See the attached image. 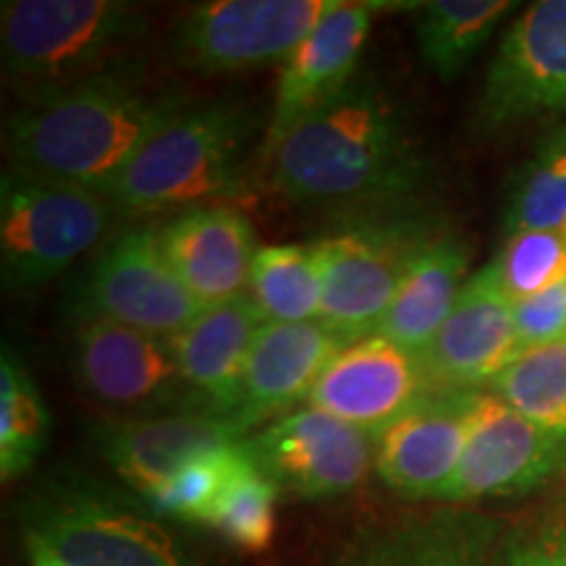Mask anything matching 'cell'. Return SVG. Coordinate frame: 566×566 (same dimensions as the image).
Segmentation results:
<instances>
[{"instance_id": "obj_1", "label": "cell", "mask_w": 566, "mask_h": 566, "mask_svg": "<svg viewBox=\"0 0 566 566\" xmlns=\"http://www.w3.org/2000/svg\"><path fill=\"white\" fill-rule=\"evenodd\" d=\"M268 160L286 200L336 216L422 202L430 181L407 113L367 74L302 116Z\"/></svg>"}, {"instance_id": "obj_2", "label": "cell", "mask_w": 566, "mask_h": 566, "mask_svg": "<svg viewBox=\"0 0 566 566\" xmlns=\"http://www.w3.org/2000/svg\"><path fill=\"white\" fill-rule=\"evenodd\" d=\"M184 105L137 87L126 69L34 92L9 118L13 171L105 197Z\"/></svg>"}, {"instance_id": "obj_3", "label": "cell", "mask_w": 566, "mask_h": 566, "mask_svg": "<svg viewBox=\"0 0 566 566\" xmlns=\"http://www.w3.org/2000/svg\"><path fill=\"white\" fill-rule=\"evenodd\" d=\"M254 118L242 103L184 108L137 153L105 192L111 208L134 216L189 210L242 192L244 150Z\"/></svg>"}, {"instance_id": "obj_4", "label": "cell", "mask_w": 566, "mask_h": 566, "mask_svg": "<svg viewBox=\"0 0 566 566\" xmlns=\"http://www.w3.org/2000/svg\"><path fill=\"white\" fill-rule=\"evenodd\" d=\"M24 541L71 566H197L150 506L84 472H55L19 504Z\"/></svg>"}, {"instance_id": "obj_5", "label": "cell", "mask_w": 566, "mask_h": 566, "mask_svg": "<svg viewBox=\"0 0 566 566\" xmlns=\"http://www.w3.org/2000/svg\"><path fill=\"white\" fill-rule=\"evenodd\" d=\"M438 233L441 226L422 202L342 216L313 242L323 279L321 321L346 346L373 336Z\"/></svg>"}, {"instance_id": "obj_6", "label": "cell", "mask_w": 566, "mask_h": 566, "mask_svg": "<svg viewBox=\"0 0 566 566\" xmlns=\"http://www.w3.org/2000/svg\"><path fill=\"white\" fill-rule=\"evenodd\" d=\"M147 34V13L124 0H6L3 66L34 92L122 71Z\"/></svg>"}, {"instance_id": "obj_7", "label": "cell", "mask_w": 566, "mask_h": 566, "mask_svg": "<svg viewBox=\"0 0 566 566\" xmlns=\"http://www.w3.org/2000/svg\"><path fill=\"white\" fill-rule=\"evenodd\" d=\"M111 202L92 189L11 171L0 181V268L11 289H40L101 242Z\"/></svg>"}, {"instance_id": "obj_8", "label": "cell", "mask_w": 566, "mask_h": 566, "mask_svg": "<svg viewBox=\"0 0 566 566\" xmlns=\"http://www.w3.org/2000/svg\"><path fill=\"white\" fill-rule=\"evenodd\" d=\"M205 310L168 265L155 226L111 237L80 283L74 315L101 317L160 338L187 328Z\"/></svg>"}, {"instance_id": "obj_9", "label": "cell", "mask_w": 566, "mask_h": 566, "mask_svg": "<svg viewBox=\"0 0 566 566\" xmlns=\"http://www.w3.org/2000/svg\"><path fill=\"white\" fill-rule=\"evenodd\" d=\"M336 0H212L192 6L171 30V53L202 74L286 61Z\"/></svg>"}, {"instance_id": "obj_10", "label": "cell", "mask_w": 566, "mask_h": 566, "mask_svg": "<svg viewBox=\"0 0 566 566\" xmlns=\"http://www.w3.org/2000/svg\"><path fill=\"white\" fill-rule=\"evenodd\" d=\"M69 367L80 391L113 412L132 417L192 412L168 338L142 334L101 317L74 315Z\"/></svg>"}, {"instance_id": "obj_11", "label": "cell", "mask_w": 566, "mask_h": 566, "mask_svg": "<svg viewBox=\"0 0 566 566\" xmlns=\"http://www.w3.org/2000/svg\"><path fill=\"white\" fill-rule=\"evenodd\" d=\"M378 438L315 407L296 409L254 430L242 446L279 491L300 499H342L375 464Z\"/></svg>"}, {"instance_id": "obj_12", "label": "cell", "mask_w": 566, "mask_h": 566, "mask_svg": "<svg viewBox=\"0 0 566 566\" xmlns=\"http://www.w3.org/2000/svg\"><path fill=\"white\" fill-rule=\"evenodd\" d=\"M566 113V0H541L514 19L488 69L478 122L488 132Z\"/></svg>"}, {"instance_id": "obj_13", "label": "cell", "mask_w": 566, "mask_h": 566, "mask_svg": "<svg viewBox=\"0 0 566 566\" xmlns=\"http://www.w3.org/2000/svg\"><path fill=\"white\" fill-rule=\"evenodd\" d=\"M566 472V441L537 428L501 396L483 391L462 462L436 501L467 504L525 495Z\"/></svg>"}, {"instance_id": "obj_14", "label": "cell", "mask_w": 566, "mask_h": 566, "mask_svg": "<svg viewBox=\"0 0 566 566\" xmlns=\"http://www.w3.org/2000/svg\"><path fill=\"white\" fill-rule=\"evenodd\" d=\"M433 391L438 386L420 352L373 334L344 346L331 359L310 394L307 407L357 424L378 438L388 424Z\"/></svg>"}, {"instance_id": "obj_15", "label": "cell", "mask_w": 566, "mask_h": 566, "mask_svg": "<svg viewBox=\"0 0 566 566\" xmlns=\"http://www.w3.org/2000/svg\"><path fill=\"white\" fill-rule=\"evenodd\" d=\"M483 391L438 388L378 433L375 475L409 501H436L462 462Z\"/></svg>"}, {"instance_id": "obj_16", "label": "cell", "mask_w": 566, "mask_h": 566, "mask_svg": "<svg viewBox=\"0 0 566 566\" xmlns=\"http://www.w3.org/2000/svg\"><path fill=\"white\" fill-rule=\"evenodd\" d=\"M520 354L514 302L501 286L495 265L488 263L464 283L462 294L422 352L438 388L480 391Z\"/></svg>"}, {"instance_id": "obj_17", "label": "cell", "mask_w": 566, "mask_h": 566, "mask_svg": "<svg viewBox=\"0 0 566 566\" xmlns=\"http://www.w3.org/2000/svg\"><path fill=\"white\" fill-rule=\"evenodd\" d=\"M244 438L242 428L229 417L205 412L116 417L92 424L97 454L142 501L189 459Z\"/></svg>"}, {"instance_id": "obj_18", "label": "cell", "mask_w": 566, "mask_h": 566, "mask_svg": "<svg viewBox=\"0 0 566 566\" xmlns=\"http://www.w3.org/2000/svg\"><path fill=\"white\" fill-rule=\"evenodd\" d=\"M386 9L396 6L336 0L310 38L289 55L275 90L271 126L265 132V158H271L279 142L302 116L338 95L359 74L357 66L373 21Z\"/></svg>"}, {"instance_id": "obj_19", "label": "cell", "mask_w": 566, "mask_h": 566, "mask_svg": "<svg viewBox=\"0 0 566 566\" xmlns=\"http://www.w3.org/2000/svg\"><path fill=\"white\" fill-rule=\"evenodd\" d=\"M265 325L258 302L239 294L208 304L187 328L168 338L192 412L233 420L247 359Z\"/></svg>"}, {"instance_id": "obj_20", "label": "cell", "mask_w": 566, "mask_h": 566, "mask_svg": "<svg viewBox=\"0 0 566 566\" xmlns=\"http://www.w3.org/2000/svg\"><path fill=\"white\" fill-rule=\"evenodd\" d=\"M344 346L323 321L268 323L247 359L233 422L244 436H252L268 417L307 401L317 378Z\"/></svg>"}, {"instance_id": "obj_21", "label": "cell", "mask_w": 566, "mask_h": 566, "mask_svg": "<svg viewBox=\"0 0 566 566\" xmlns=\"http://www.w3.org/2000/svg\"><path fill=\"white\" fill-rule=\"evenodd\" d=\"M158 242L168 265L205 307L250 289L260 247L254 244V229L247 216L229 205L181 210L160 226Z\"/></svg>"}, {"instance_id": "obj_22", "label": "cell", "mask_w": 566, "mask_h": 566, "mask_svg": "<svg viewBox=\"0 0 566 566\" xmlns=\"http://www.w3.org/2000/svg\"><path fill=\"white\" fill-rule=\"evenodd\" d=\"M495 537L491 516L438 509L363 530L334 566H491Z\"/></svg>"}, {"instance_id": "obj_23", "label": "cell", "mask_w": 566, "mask_h": 566, "mask_svg": "<svg viewBox=\"0 0 566 566\" xmlns=\"http://www.w3.org/2000/svg\"><path fill=\"white\" fill-rule=\"evenodd\" d=\"M470 250L457 233L441 231L420 252L375 334L424 352L462 294Z\"/></svg>"}, {"instance_id": "obj_24", "label": "cell", "mask_w": 566, "mask_h": 566, "mask_svg": "<svg viewBox=\"0 0 566 566\" xmlns=\"http://www.w3.org/2000/svg\"><path fill=\"white\" fill-rule=\"evenodd\" d=\"M509 0H433L420 3L417 42L422 61L438 80L454 82L504 21Z\"/></svg>"}, {"instance_id": "obj_25", "label": "cell", "mask_w": 566, "mask_h": 566, "mask_svg": "<svg viewBox=\"0 0 566 566\" xmlns=\"http://www.w3.org/2000/svg\"><path fill=\"white\" fill-rule=\"evenodd\" d=\"M268 323L321 321L323 279L313 244H268L254 254L250 289Z\"/></svg>"}, {"instance_id": "obj_26", "label": "cell", "mask_w": 566, "mask_h": 566, "mask_svg": "<svg viewBox=\"0 0 566 566\" xmlns=\"http://www.w3.org/2000/svg\"><path fill=\"white\" fill-rule=\"evenodd\" d=\"M51 438V412L24 363L9 346L0 359V475L30 472Z\"/></svg>"}, {"instance_id": "obj_27", "label": "cell", "mask_w": 566, "mask_h": 566, "mask_svg": "<svg viewBox=\"0 0 566 566\" xmlns=\"http://www.w3.org/2000/svg\"><path fill=\"white\" fill-rule=\"evenodd\" d=\"M491 391L537 428L566 441V336L522 349L499 373Z\"/></svg>"}, {"instance_id": "obj_28", "label": "cell", "mask_w": 566, "mask_h": 566, "mask_svg": "<svg viewBox=\"0 0 566 566\" xmlns=\"http://www.w3.org/2000/svg\"><path fill=\"white\" fill-rule=\"evenodd\" d=\"M566 226V124L537 145L516 176L506 208V231H541Z\"/></svg>"}, {"instance_id": "obj_29", "label": "cell", "mask_w": 566, "mask_h": 566, "mask_svg": "<svg viewBox=\"0 0 566 566\" xmlns=\"http://www.w3.org/2000/svg\"><path fill=\"white\" fill-rule=\"evenodd\" d=\"M275 499H279V488L252 464L244 451L242 462L237 464L223 493L212 506L208 525L218 530L231 546L258 554L273 541Z\"/></svg>"}, {"instance_id": "obj_30", "label": "cell", "mask_w": 566, "mask_h": 566, "mask_svg": "<svg viewBox=\"0 0 566 566\" xmlns=\"http://www.w3.org/2000/svg\"><path fill=\"white\" fill-rule=\"evenodd\" d=\"M242 441L223 446V449L205 451V454L189 459L171 478L163 483L145 504L158 516H174L181 522H205L216 506L218 495L223 493L226 483L242 462Z\"/></svg>"}, {"instance_id": "obj_31", "label": "cell", "mask_w": 566, "mask_h": 566, "mask_svg": "<svg viewBox=\"0 0 566 566\" xmlns=\"http://www.w3.org/2000/svg\"><path fill=\"white\" fill-rule=\"evenodd\" d=\"M491 263L512 302L546 292L566 281V226L509 233L499 258Z\"/></svg>"}, {"instance_id": "obj_32", "label": "cell", "mask_w": 566, "mask_h": 566, "mask_svg": "<svg viewBox=\"0 0 566 566\" xmlns=\"http://www.w3.org/2000/svg\"><path fill=\"white\" fill-rule=\"evenodd\" d=\"M514 328L522 349H533L566 336V281L546 292L514 302Z\"/></svg>"}, {"instance_id": "obj_33", "label": "cell", "mask_w": 566, "mask_h": 566, "mask_svg": "<svg viewBox=\"0 0 566 566\" xmlns=\"http://www.w3.org/2000/svg\"><path fill=\"white\" fill-rule=\"evenodd\" d=\"M493 566H566V512L506 537Z\"/></svg>"}, {"instance_id": "obj_34", "label": "cell", "mask_w": 566, "mask_h": 566, "mask_svg": "<svg viewBox=\"0 0 566 566\" xmlns=\"http://www.w3.org/2000/svg\"><path fill=\"white\" fill-rule=\"evenodd\" d=\"M27 543V554H30V566H71L69 562H63L59 554H53L51 548H45L38 541H24Z\"/></svg>"}]
</instances>
